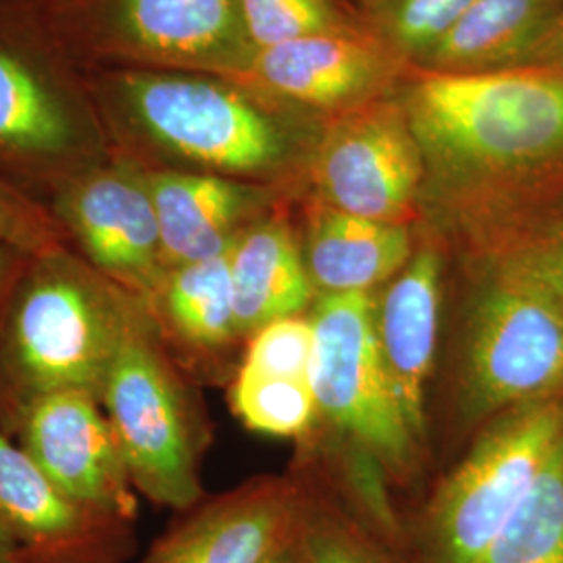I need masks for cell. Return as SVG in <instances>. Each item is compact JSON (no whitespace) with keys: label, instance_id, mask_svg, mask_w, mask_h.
Listing matches in <instances>:
<instances>
[{"label":"cell","instance_id":"836d02e7","mask_svg":"<svg viewBox=\"0 0 563 563\" xmlns=\"http://www.w3.org/2000/svg\"><path fill=\"white\" fill-rule=\"evenodd\" d=\"M367 2H369V4L376 9V7H380V4H383L384 0H367Z\"/></svg>","mask_w":563,"mask_h":563},{"label":"cell","instance_id":"cb8c5ba5","mask_svg":"<svg viewBox=\"0 0 563 563\" xmlns=\"http://www.w3.org/2000/svg\"><path fill=\"white\" fill-rule=\"evenodd\" d=\"M474 0H384L376 7L380 38L402 59L420 60L462 20Z\"/></svg>","mask_w":563,"mask_h":563},{"label":"cell","instance_id":"3957f363","mask_svg":"<svg viewBox=\"0 0 563 563\" xmlns=\"http://www.w3.org/2000/svg\"><path fill=\"white\" fill-rule=\"evenodd\" d=\"M146 302L67 244L23 257L0 322V367L21 405L57 390L102 386Z\"/></svg>","mask_w":563,"mask_h":563},{"label":"cell","instance_id":"83f0119b","mask_svg":"<svg viewBox=\"0 0 563 563\" xmlns=\"http://www.w3.org/2000/svg\"><path fill=\"white\" fill-rule=\"evenodd\" d=\"M301 541L309 563H388L383 553L365 541L349 523L305 505Z\"/></svg>","mask_w":563,"mask_h":563},{"label":"cell","instance_id":"4dcf8cb0","mask_svg":"<svg viewBox=\"0 0 563 563\" xmlns=\"http://www.w3.org/2000/svg\"><path fill=\"white\" fill-rule=\"evenodd\" d=\"M260 563H309V558H307L305 547H302L301 528L288 543H284L276 551H272Z\"/></svg>","mask_w":563,"mask_h":563},{"label":"cell","instance_id":"2e32d148","mask_svg":"<svg viewBox=\"0 0 563 563\" xmlns=\"http://www.w3.org/2000/svg\"><path fill=\"white\" fill-rule=\"evenodd\" d=\"M146 180L167 269L222 255L272 202L262 184L218 174L146 167Z\"/></svg>","mask_w":563,"mask_h":563},{"label":"cell","instance_id":"4fadbf2b","mask_svg":"<svg viewBox=\"0 0 563 563\" xmlns=\"http://www.w3.org/2000/svg\"><path fill=\"white\" fill-rule=\"evenodd\" d=\"M402 60L380 36L351 27L257 48L236 84L260 97L342 113L383 99Z\"/></svg>","mask_w":563,"mask_h":563},{"label":"cell","instance_id":"7402d4cb","mask_svg":"<svg viewBox=\"0 0 563 563\" xmlns=\"http://www.w3.org/2000/svg\"><path fill=\"white\" fill-rule=\"evenodd\" d=\"M476 563H563V441Z\"/></svg>","mask_w":563,"mask_h":563},{"label":"cell","instance_id":"8992f818","mask_svg":"<svg viewBox=\"0 0 563 563\" xmlns=\"http://www.w3.org/2000/svg\"><path fill=\"white\" fill-rule=\"evenodd\" d=\"M563 441V399L493 418L423 511L422 563H476Z\"/></svg>","mask_w":563,"mask_h":563},{"label":"cell","instance_id":"ffe728a7","mask_svg":"<svg viewBox=\"0 0 563 563\" xmlns=\"http://www.w3.org/2000/svg\"><path fill=\"white\" fill-rule=\"evenodd\" d=\"M562 9L563 0H474L455 27L418 63L443 74L522 65Z\"/></svg>","mask_w":563,"mask_h":563},{"label":"cell","instance_id":"f546056e","mask_svg":"<svg viewBox=\"0 0 563 563\" xmlns=\"http://www.w3.org/2000/svg\"><path fill=\"white\" fill-rule=\"evenodd\" d=\"M530 63H555L563 65V9L553 23L547 27L541 41L534 44V48L528 53L522 65Z\"/></svg>","mask_w":563,"mask_h":563},{"label":"cell","instance_id":"277c9868","mask_svg":"<svg viewBox=\"0 0 563 563\" xmlns=\"http://www.w3.org/2000/svg\"><path fill=\"white\" fill-rule=\"evenodd\" d=\"M113 151L84 71L48 34L34 2L0 0V176L48 195Z\"/></svg>","mask_w":563,"mask_h":563},{"label":"cell","instance_id":"44dd1931","mask_svg":"<svg viewBox=\"0 0 563 563\" xmlns=\"http://www.w3.org/2000/svg\"><path fill=\"white\" fill-rule=\"evenodd\" d=\"M230 249L218 257L167 272L157 295L148 302L162 336L172 334L197 351H220L239 341Z\"/></svg>","mask_w":563,"mask_h":563},{"label":"cell","instance_id":"5b68a950","mask_svg":"<svg viewBox=\"0 0 563 563\" xmlns=\"http://www.w3.org/2000/svg\"><path fill=\"white\" fill-rule=\"evenodd\" d=\"M80 69L142 67L236 81L255 55L239 0H32Z\"/></svg>","mask_w":563,"mask_h":563},{"label":"cell","instance_id":"d6986e66","mask_svg":"<svg viewBox=\"0 0 563 563\" xmlns=\"http://www.w3.org/2000/svg\"><path fill=\"white\" fill-rule=\"evenodd\" d=\"M239 341L263 325L301 316L318 299L301 246L276 218L251 223L230 249Z\"/></svg>","mask_w":563,"mask_h":563},{"label":"cell","instance_id":"8fae6325","mask_svg":"<svg viewBox=\"0 0 563 563\" xmlns=\"http://www.w3.org/2000/svg\"><path fill=\"white\" fill-rule=\"evenodd\" d=\"M311 180L320 201L344 213L409 223L426 167L402 102L376 99L342 111L313 151Z\"/></svg>","mask_w":563,"mask_h":563},{"label":"cell","instance_id":"ac0fdd59","mask_svg":"<svg viewBox=\"0 0 563 563\" xmlns=\"http://www.w3.org/2000/svg\"><path fill=\"white\" fill-rule=\"evenodd\" d=\"M413 255L407 223L378 222L318 201L309 211L305 263L318 295L369 292Z\"/></svg>","mask_w":563,"mask_h":563},{"label":"cell","instance_id":"7c38bea8","mask_svg":"<svg viewBox=\"0 0 563 563\" xmlns=\"http://www.w3.org/2000/svg\"><path fill=\"white\" fill-rule=\"evenodd\" d=\"M21 449L69 499L134 523L136 488L101 401L57 390L21 405Z\"/></svg>","mask_w":563,"mask_h":563},{"label":"cell","instance_id":"52a82bcc","mask_svg":"<svg viewBox=\"0 0 563 563\" xmlns=\"http://www.w3.org/2000/svg\"><path fill=\"white\" fill-rule=\"evenodd\" d=\"M551 399H563V302L497 262L467 318L460 380L463 420H493Z\"/></svg>","mask_w":563,"mask_h":563},{"label":"cell","instance_id":"7a4b0ae2","mask_svg":"<svg viewBox=\"0 0 563 563\" xmlns=\"http://www.w3.org/2000/svg\"><path fill=\"white\" fill-rule=\"evenodd\" d=\"M115 151L146 165L269 180L288 167L292 142L257 92L209 74L99 67L81 69Z\"/></svg>","mask_w":563,"mask_h":563},{"label":"cell","instance_id":"9a60e30c","mask_svg":"<svg viewBox=\"0 0 563 563\" xmlns=\"http://www.w3.org/2000/svg\"><path fill=\"white\" fill-rule=\"evenodd\" d=\"M142 563H260L301 528L299 490L255 481L186 509Z\"/></svg>","mask_w":563,"mask_h":563},{"label":"cell","instance_id":"603a6c76","mask_svg":"<svg viewBox=\"0 0 563 563\" xmlns=\"http://www.w3.org/2000/svg\"><path fill=\"white\" fill-rule=\"evenodd\" d=\"M232 409L246 428L269 437H299L318 413L311 383L265 378L242 369L232 386Z\"/></svg>","mask_w":563,"mask_h":563},{"label":"cell","instance_id":"d6a6232c","mask_svg":"<svg viewBox=\"0 0 563 563\" xmlns=\"http://www.w3.org/2000/svg\"><path fill=\"white\" fill-rule=\"evenodd\" d=\"M21 257H25V255H21L20 251L9 246L7 242L0 241V288L9 280L11 269H13V262H18Z\"/></svg>","mask_w":563,"mask_h":563},{"label":"cell","instance_id":"d4e9b609","mask_svg":"<svg viewBox=\"0 0 563 563\" xmlns=\"http://www.w3.org/2000/svg\"><path fill=\"white\" fill-rule=\"evenodd\" d=\"M239 4L255 51L353 27L330 0H239Z\"/></svg>","mask_w":563,"mask_h":563},{"label":"cell","instance_id":"4316f807","mask_svg":"<svg viewBox=\"0 0 563 563\" xmlns=\"http://www.w3.org/2000/svg\"><path fill=\"white\" fill-rule=\"evenodd\" d=\"M0 241L32 257L65 246L67 236L44 202L0 176Z\"/></svg>","mask_w":563,"mask_h":563},{"label":"cell","instance_id":"5bb4252c","mask_svg":"<svg viewBox=\"0 0 563 563\" xmlns=\"http://www.w3.org/2000/svg\"><path fill=\"white\" fill-rule=\"evenodd\" d=\"M0 516L25 563H123L132 522L60 493L27 453L0 434Z\"/></svg>","mask_w":563,"mask_h":563},{"label":"cell","instance_id":"6da1fadb","mask_svg":"<svg viewBox=\"0 0 563 563\" xmlns=\"http://www.w3.org/2000/svg\"><path fill=\"white\" fill-rule=\"evenodd\" d=\"M401 102L426 180L446 197L504 192L563 167V65L474 74L420 67Z\"/></svg>","mask_w":563,"mask_h":563},{"label":"cell","instance_id":"30bf717a","mask_svg":"<svg viewBox=\"0 0 563 563\" xmlns=\"http://www.w3.org/2000/svg\"><path fill=\"white\" fill-rule=\"evenodd\" d=\"M44 202L81 260L148 302L167 276L146 165L113 151L53 186Z\"/></svg>","mask_w":563,"mask_h":563},{"label":"cell","instance_id":"f1b7e54d","mask_svg":"<svg viewBox=\"0 0 563 563\" xmlns=\"http://www.w3.org/2000/svg\"><path fill=\"white\" fill-rule=\"evenodd\" d=\"M497 262L541 284L563 302V218L514 242Z\"/></svg>","mask_w":563,"mask_h":563},{"label":"cell","instance_id":"1f68e13d","mask_svg":"<svg viewBox=\"0 0 563 563\" xmlns=\"http://www.w3.org/2000/svg\"><path fill=\"white\" fill-rule=\"evenodd\" d=\"M0 563H25L20 541L9 522L0 516Z\"/></svg>","mask_w":563,"mask_h":563},{"label":"cell","instance_id":"ba28073f","mask_svg":"<svg viewBox=\"0 0 563 563\" xmlns=\"http://www.w3.org/2000/svg\"><path fill=\"white\" fill-rule=\"evenodd\" d=\"M101 405L141 495L181 511L201 504V423L153 316L123 342Z\"/></svg>","mask_w":563,"mask_h":563},{"label":"cell","instance_id":"484cf974","mask_svg":"<svg viewBox=\"0 0 563 563\" xmlns=\"http://www.w3.org/2000/svg\"><path fill=\"white\" fill-rule=\"evenodd\" d=\"M316 334L311 318H284L263 325L249 339L242 372L309 383Z\"/></svg>","mask_w":563,"mask_h":563},{"label":"cell","instance_id":"e0dca14e","mask_svg":"<svg viewBox=\"0 0 563 563\" xmlns=\"http://www.w3.org/2000/svg\"><path fill=\"white\" fill-rule=\"evenodd\" d=\"M441 278V255L426 246L411 255L376 302L384 367L405 422L418 441L426 432V386L439 339Z\"/></svg>","mask_w":563,"mask_h":563},{"label":"cell","instance_id":"9c48e42d","mask_svg":"<svg viewBox=\"0 0 563 563\" xmlns=\"http://www.w3.org/2000/svg\"><path fill=\"white\" fill-rule=\"evenodd\" d=\"M311 390L328 422L393 470L413 462L418 439L405 422L384 367L369 292L318 295Z\"/></svg>","mask_w":563,"mask_h":563}]
</instances>
